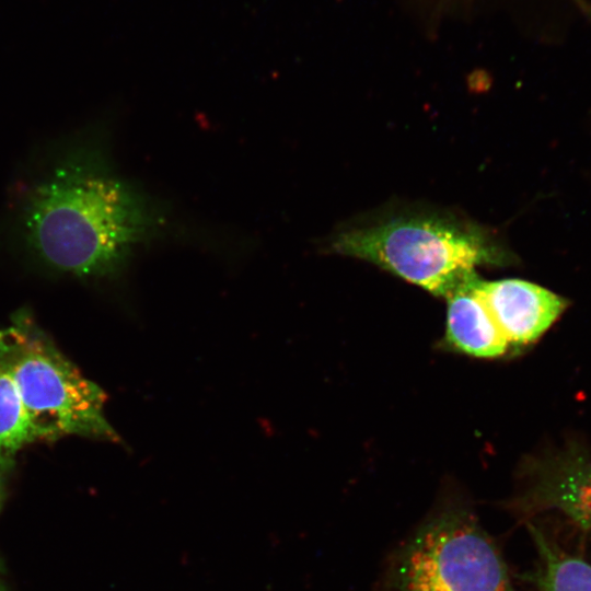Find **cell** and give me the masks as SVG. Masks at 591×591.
<instances>
[{"instance_id": "obj_1", "label": "cell", "mask_w": 591, "mask_h": 591, "mask_svg": "<svg viewBox=\"0 0 591 591\" xmlns=\"http://www.w3.org/2000/svg\"><path fill=\"white\" fill-rule=\"evenodd\" d=\"M15 199V230L25 251L77 277L115 275L160 224L149 200L88 142L57 153Z\"/></svg>"}, {"instance_id": "obj_2", "label": "cell", "mask_w": 591, "mask_h": 591, "mask_svg": "<svg viewBox=\"0 0 591 591\" xmlns=\"http://www.w3.org/2000/svg\"><path fill=\"white\" fill-rule=\"evenodd\" d=\"M328 250L364 259L444 299L476 267L514 260L489 228L463 215L420 206L344 225L329 239Z\"/></svg>"}, {"instance_id": "obj_3", "label": "cell", "mask_w": 591, "mask_h": 591, "mask_svg": "<svg viewBox=\"0 0 591 591\" xmlns=\"http://www.w3.org/2000/svg\"><path fill=\"white\" fill-rule=\"evenodd\" d=\"M0 357L38 440L82 436L120 441L105 417L103 390L83 376L26 317L0 329Z\"/></svg>"}, {"instance_id": "obj_4", "label": "cell", "mask_w": 591, "mask_h": 591, "mask_svg": "<svg viewBox=\"0 0 591 591\" xmlns=\"http://www.w3.org/2000/svg\"><path fill=\"white\" fill-rule=\"evenodd\" d=\"M385 591H517L503 557L464 503L440 507L393 556Z\"/></svg>"}, {"instance_id": "obj_5", "label": "cell", "mask_w": 591, "mask_h": 591, "mask_svg": "<svg viewBox=\"0 0 591 591\" xmlns=\"http://www.w3.org/2000/svg\"><path fill=\"white\" fill-rule=\"evenodd\" d=\"M476 287L510 347L535 341L567 306L563 297L526 280L477 277Z\"/></svg>"}, {"instance_id": "obj_6", "label": "cell", "mask_w": 591, "mask_h": 591, "mask_svg": "<svg viewBox=\"0 0 591 591\" xmlns=\"http://www.w3.org/2000/svg\"><path fill=\"white\" fill-rule=\"evenodd\" d=\"M477 277L474 273L445 298V340L465 355L500 357L510 346L477 290Z\"/></svg>"}, {"instance_id": "obj_7", "label": "cell", "mask_w": 591, "mask_h": 591, "mask_svg": "<svg viewBox=\"0 0 591 591\" xmlns=\"http://www.w3.org/2000/svg\"><path fill=\"white\" fill-rule=\"evenodd\" d=\"M510 507L524 517L554 509L591 530V468L546 476Z\"/></svg>"}, {"instance_id": "obj_8", "label": "cell", "mask_w": 591, "mask_h": 591, "mask_svg": "<svg viewBox=\"0 0 591 591\" xmlns=\"http://www.w3.org/2000/svg\"><path fill=\"white\" fill-rule=\"evenodd\" d=\"M529 530L538 553V567L530 575L541 591H591V565L561 549L533 523Z\"/></svg>"}, {"instance_id": "obj_9", "label": "cell", "mask_w": 591, "mask_h": 591, "mask_svg": "<svg viewBox=\"0 0 591 591\" xmlns=\"http://www.w3.org/2000/svg\"><path fill=\"white\" fill-rule=\"evenodd\" d=\"M37 440L18 386L0 357V453L13 455Z\"/></svg>"}, {"instance_id": "obj_10", "label": "cell", "mask_w": 591, "mask_h": 591, "mask_svg": "<svg viewBox=\"0 0 591 591\" xmlns=\"http://www.w3.org/2000/svg\"><path fill=\"white\" fill-rule=\"evenodd\" d=\"M13 467V457L10 454L0 453V509L2 507L10 472Z\"/></svg>"}, {"instance_id": "obj_11", "label": "cell", "mask_w": 591, "mask_h": 591, "mask_svg": "<svg viewBox=\"0 0 591 591\" xmlns=\"http://www.w3.org/2000/svg\"><path fill=\"white\" fill-rule=\"evenodd\" d=\"M0 591H5L4 587L2 586V583L0 582Z\"/></svg>"}]
</instances>
